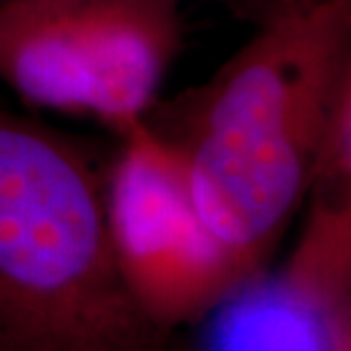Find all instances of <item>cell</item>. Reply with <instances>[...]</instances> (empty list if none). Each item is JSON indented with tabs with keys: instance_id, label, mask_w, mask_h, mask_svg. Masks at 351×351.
I'll return each instance as SVG.
<instances>
[{
	"instance_id": "obj_3",
	"label": "cell",
	"mask_w": 351,
	"mask_h": 351,
	"mask_svg": "<svg viewBox=\"0 0 351 351\" xmlns=\"http://www.w3.org/2000/svg\"><path fill=\"white\" fill-rule=\"evenodd\" d=\"M182 43V0H5L0 82L34 109L116 136L152 116Z\"/></svg>"
},
{
	"instance_id": "obj_1",
	"label": "cell",
	"mask_w": 351,
	"mask_h": 351,
	"mask_svg": "<svg viewBox=\"0 0 351 351\" xmlns=\"http://www.w3.org/2000/svg\"><path fill=\"white\" fill-rule=\"evenodd\" d=\"M351 73V0H286L204 84L150 123L182 150L199 218L256 279L308 197Z\"/></svg>"
},
{
	"instance_id": "obj_8",
	"label": "cell",
	"mask_w": 351,
	"mask_h": 351,
	"mask_svg": "<svg viewBox=\"0 0 351 351\" xmlns=\"http://www.w3.org/2000/svg\"><path fill=\"white\" fill-rule=\"evenodd\" d=\"M342 311H349L351 313V306H349V308H342Z\"/></svg>"
},
{
	"instance_id": "obj_4",
	"label": "cell",
	"mask_w": 351,
	"mask_h": 351,
	"mask_svg": "<svg viewBox=\"0 0 351 351\" xmlns=\"http://www.w3.org/2000/svg\"><path fill=\"white\" fill-rule=\"evenodd\" d=\"M118 138L104 173V215L127 295L147 324L206 317L252 279L199 218L173 141L150 118Z\"/></svg>"
},
{
	"instance_id": "obj_7",
	"label": "cell",
	"mask_w": 351,
	"mask_h": 351,
	"mask_svg": "<svg viewBox=\"0 0 351 351\" xmlns=\"http://www.w3.org/2000/svg\"><path fill=\"white\" fill-rule=\"evenodd\" d=\"M331 351H351V313L335 311L328 315Z\"/></svg>"
},
{
	"instance_id": "obj_5",
	"label": "cell",
	"mask_w": 351,
	"mask_h": 351,
	"mask_svg": "<svg viewBox=\"0 0 351 351\" xmlns=\"http://www.w3.org/2000/svg\"><path fill=\"white\" fill-rule=\"evenodd\" d=\"M306 215L279 279L315 311L331 315L351 306V73L340 91Z\"/></svg>"
},
{
	"instance_id": "obj_6",
	"label": "cell",
	"mask_w": 351,
	"mask_h": 351,
	"mask_svg": "<svg viewBox=\"0 0 351 351\" xmlns=\"http://www.w3.org/2000/svg\"><path fill=\"white\" fill-rule=\"evenodd\" d=\"M208 315L206 351H331L328 315L302 302L279 276L243 283Z\"/></svg>"
},
{
	"instance_id": "obj_9",
	"label": "cell",
	"mask_w": 351,
	"mask_h": 351,
	"mask_svg": "<svg viewBox=\"0 0 351 351\" xmlns=\"http://www.w3.org/2000/svg\"><path fill=\"white\" fill-rule=\"evenodd\" d=\"M0 3H5V0H0Z\"/></svg>"
},
{
	"instance_id": "obj_2",
	"label": "cell",
	"mask_w": 351,
	"mask_h": 351,
	"mask_svg": "<svg viewBox=\"0 0 351 351\" xmlns=\"http://www.w3.org/2000/svg\"><path fill=\"white\" fill-rule=\"evenodd\" d=\"M0 324L98 342L147 324L111 254L104 175L80 141L0 107Z\"/></svg>"
}]
</instances>
